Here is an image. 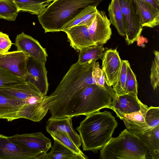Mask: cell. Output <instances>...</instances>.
Listing matches in <instances>:
<instances>
[{"label": "cell", "instance_id": "1", "mask_svg": "<svg viewBox=\"0 0 159 159\" xmlns=\"http://www.w3.org/2000/svg\"><path fill=\"white\" fill-rule=\"evenodd\" d=\"M97 61L93 60L82 64L77 61L70 66L54 91L50 95L56 96V101L49 109L51 117L62 118L70 99L85 86L96 84L92 71Z\"/></svg>", "mask_w": 159, "mask_h": 159}, {"label": "cell", "instance_id": "2", "mask_svg": "<svg viewBox=\"0 0 159 159\" xmlns=\"http://www.w3.org/2000/svg\"><path fill=\"white\" fill-rule=\"evenodd\" d=\"M76 128L83 151L96 152L111 139L118 123L109 111H99L86 116Z\"/></svg>", "mask_w": 159, "mask_h": 159}, {"label": "cell", "instance_id": "3", "mask_svg": "<svg viewBox=\"0 0 159 159\" xmlns=\"http://www.w3.org/2000/svg\"><path fill=\"white\" fill-rule=\"evenodd\" d=\"M115 94L96 84L87 85L69 101L62 118L86 116L103 108L112 110V96Z\"/></svg>", "mask_w": 159, "mask_h": 159}, {"label": "cell", "instance_id": "4", "mask_svg": "<svg viewBox=\"0 0 159 159\" xmlns=\"http://www.w3.org/2000/svg\"><path fill=\"white\" fill-rule=\"evenodd\" d=\"M103 0H55L38 16L45 33L61 31L63 26L84 8L97 6Z\"/></svg>", "mask_w": 159, "mask_h": 159}, {"label": "cell", "instance_id": "5", "mask_svg": "<svg viewBox=\"0 0 159 159\" xmlns=\"http://www.w3.org/2000/svg\"><path fill=\"white\" fill-rule=\"evenodd\" d=\"M147 148L134 133L125 129L101 149L100 159H144Z\"/></svg>", "mask_w": 159, "mask_h": 159}, {"label": "cell", "instance_id": "6", "mask_svg": "<svg viewBox=\"0 0 159 159\" xmlns=\"http://www.w3.org/2000/svg\"><path fill=\"white\" fill-rule=\"evenodd\" d=\"M119 117L131 132L144 133L159 125V107H148L145 105L138 111L122 115Z\"/></svg>", "mask_w": 159, "mask_h": 159}, {"label": "cell", "instance_id": "7", "mask_svg": "<svg viewBox=\"0 0 159 159\" xmlns=\"http://www.w3.org/2000/svg\"><path fill=\"white\" fill-rule=\"evenodd\" d=\"M0 93L21 100L23 105L20 111L24 113L34 109L45 96L28 80L11 86L0 87Z\"/></svg>", "mask_w": 159, "mask_h": 159}, {"label": "cell", "instance_id": "8", "mask_svg": "<svg viewBox=\"0 0 159 159\" xmlns=\"http://www.w3.org/2000/svg\"><path fill=\"white\" fill-rule=\"evenodd\" d=\"M119 1L124 21L125 40L129 45L139 39L143 27L132 0Z\"/></svg>", "mask_w": 159, "mask_h": 159}, {"label": "cell", "instance_id": "9", "mask_svg": "<svg viewBox=\"0 0 159 159\" xmlns=\"http://www.w3.org/2000/svg\"><path fill=\"white\" fill-rule=\"evenodd\" d=\"M30 57L25 53L17 50L0 54V66L26 80L28 75L27 63Z\"/></svg>", "mask_w": 159, "mask_h": 159}, {"label": "cell", "instance_id": "10", "mask_svg": "<svg viewBox=\"0 0 159 159\" xmlns=\"http://www.w3.org/2000/svg\"><path fill=\"white\" fill-rule=\"evenodd\" d=\"M9 139L20 147L45 153L51 147L50 140L42 132L22 134H16L8 136Z\"/></svg>", "mask_w": 159, "mask_h": 159}, {"label": "cell", "instance_id": "11", "mask_svg": "<svg viewBox=\"0 0 159 159\" xmlns=\"http://www.w3.org/2000/svg\"><path fill=\"white\" fill-rule=\"evenodd\" d=\"M111 23L105 11L97 10L92 22L88 27L91 38L96 44L103 45L112 34Z\"/></svg>", "mask_w": 159, "mask_h": 159}, {"label": "cell", "instance_id": "12", "mask_svg": "<svg viewBox=\"0 0 159 159\" xmlns=\"http://www.w3.org/2000/svg\"><path fill=\"white\" fill-rule=\"evenodd\" d=\"M42 153L22 148L0 134V159H36Z\"/></svg>", "mask_w": 159, "mask_h": 159}, {"label": "cell", "instance_id": "13", "mask_svg": "<svg viewBox=\"0 0 159 159\" xmlns=\"http://www.w3.org/2000/svg\"><path fill=\"white\" fill-rule=\"evenodd\" d=\"M15 45L17 50L25 53L35 60L44 63L47 61L48 55L46 49L37 40L24 32L17 35Z\"/></svg>", "mask_w": 159, "mask_h": 159}, {"label": "cell", "instance_id": "14", "mask_svg": "<svg viewBox=\"0 0 159 159\" xmlns=\"http://www.w3.org/2000/svg\"><path fill=\"white\" fill-rule=\"evenodd\" d=\"M102 70L107 84L111 86L116 82L121 64L116 48L105 50L102 59Z\"/></svg>", "mask_w": 159, "mask_h": 159}, {"label": "cell", "instance_id": "15", "mask_svg": "<svg viewBox=\"0 0 159 159\" xmlns=\"http://www.w3.org/2000/svg\"><path fill=\"white\" fill-rule=\"evenodd\" d=\"M45 63L30 57L27 63L28 75L26 80L33 83L44 96H46L49 84Z\"/></svg>", "mask_w": 159, "mask_h": 159}, {"label": "cell", "instance_id": "16", "mask_svg": "<svg viewBox=\"0 0 159 159\" xmlns=\"http://www.w3.org/2000/svg\"><path fill=\"white\" fill-rule=\"evenodd\" d=\"M112 99V110L118 117L122 115L138 111L145 105L138 98L137 95L133 93L120 95L116 94Z\"/></svg>", "mask_w": 159, "mask_h": 159}, {"label": "cell", "instance_id": "17", "mask_svg": "<svg viewBox=\"0 0 159 159\" xmlns=\"http://www.w3.org/2000/svg\"><path fill=\"white\" fill-rule=\"evenodd\" d=\"M142 27L153 28L159 24V9L141 0H132Z\"/></svg>", "mask_w": 159, "mask_h": 159}, {"label": "cell", "instance_id": "18", "mask_svg": "<svg viewBox=\"0 0 159 159\" xmlns=\"http://www.w3.org/2000/svg\"><path fill=\"white\" fill-rule=\"evenodd\" d=\"M64 32L67 34L70 46L76 51L80 52L85 48L97 44L92 40L88 27L86 25H77Z\"/></svg>", "mask_w": 159, "mask_h": 159}, {"label": "cell", "instance_id": "19", "mask_svg": "<svg viewBox=\"0 0 159 159\" xmlns=\"http://www.w3.org/2000/svg\"><path fill=\"white\" fill-rule=\"evenodd\" d=\"M72 118L70 117L57 118L51 117L46 122V129L49 133L57 131L67 133L79 147L82 144L79 136L74 129L72 125Z\"/></svg>", "mask_w": 159, "mask_h": 159}, {"label": "cell", "instance_id": "20", "mask_svg": "<svg viewBox=\"0 0 159 159\" xmlns=\"http://www.w3.org/2000/svg\"><path fill=\"white\" fill-rule=\"evenodd\" d=\"M23 105L21 100L0 93V119L8 121L18 119V115Z\"/></svg>", "mask_w": 159, "mask_h": 159}, {"label": "cell", "instance_id": "21", "mask_svg": "<svg viewBox=\"0 0 159 159\" xmlns=\"http://www.w3.org/2000/svg\"><path fill=\"white\" fill-rule=\"evenodd\" d=\"M133 133L147 148L152 158L159 159V125L151 130L144 133Z\"/></svg>", "mask_w": 159, "mask_h": 159}, {"label": "cell", "instance_id": "22", "mask_svg": "<svg viewBox=\"0 0 159 159\" xmlns=\"http://www.w3.org/2000/svg\"><path fill=\"white\" fill-rule=\"evenodd\" d=\"M54 140V143L51 151L48 153H42L36 159H82L58 141Z\"/></svg>", "mask_w": 159, "mask_h": 159}, {"label": "cell", "instance_id": "23", "mask_svg": "<svg viewBox=\"0 0 159 159\" xmlns=\"http://www.w3.org/2000/svg\"><path fill=\"white\" fill-rule=\"evenodd\" d=\"M110 21L119 34L125 36L124 21L119 0H111L108 9Z\"/></svg>", "mask_w": 159, "mask_h": 159}, {"label": "cell", "instance_id": "24", "mask_svg": "<svg viewBox=\"0 0 159 159\" xmlns=\"http://www.w3.org/2000/svg\"><path fill=\"white\" fill-rule=\"evenodd\" d=\"M18 12H28L38 16L41 14L51 3H41L36 0H12Z\"/></svg>", "mask_w": 159, "mask_h": 159}, {"label": "cell", "instance_id": "25", "mask_svg": "<svg viewBox=\"0 0 159 159\" xmlns=\"http://www.w3.org/2000/svg\"><path fill=\"white\" fill-rule=\"evenodd\" d=\"M104 51L103 45L96 44L86 47L80 51L77 61L82 64L93 60H102Z\"/></svg>", "mask_w": 159, "mask_h": 159}, {"label": "cell", "instance_id": "26", "mask_svg": "<svg viewBox=\"0 0 159 159\" xmlns=\"http://www.w3.org/2000/svg\"><path fill=\"white\" fill-rule=\"evenodd\" d=\"M53 139L56 140L67 147L81 157L82 159H88L84 155L74 142L69 135L66 133L57 131L49 133Z\"/></svg>", "mask_w": 159, "mask_h": 159}, {"label": "cell", "instance_id": "27", "mask_svg": "<svg viewBox=\"0 0 159 159\" xmlns=\"http://www.w3.org/2000/svg\"><path fill=\"white\" fill-rule=\"evenodd\" d=\"M18 12L12 0H0V19L15 21Z\"/></svg>", "mask_w": 159, "mask_h": 159}, {"label": "cell", "instance_id": "28", "mask_svg": "<svg viewBox=\"0 0 159 159\" xmlns=\"http://www.w3.org/2000/svg\"><path fill=\"white\" fill-rule=\"evenodd\" d=\"M129 61L122 60L117 80L113 84V89L117 95H120L127 94L125 90V84L126 77L127 68Z\"/></svg>", "mask_w": 159, "mask_h": 159}, {"label": "cell", "instance_id": "29", "mask_svg": "<svg viewBox=\"0 0 159 159\" xmlns=\"http://www.w3.org/2000/svg\"><path fill=\"white\" fill-rule=\"evenodd\" d=\"M25 81L9 70L0 66V87L11 86Z\"/></svg>", "mask_w": 159, "mask_h": 159}, {"label": "cell", "instance_id": "30", "mask_svg": "<svg viewBox=\"0 0 159 159\" xmlns=\"http://www.w3.org/2000/svg\"><path fill=\"white\" fill-rule=\"evenodd\" d=\"M153 52L155 57L152 62L150 77L151 84L153 89L155 90L159 84V52L157 50H154Z\"/></svg>", "mask_w": 159, "mask_h": 159}, {"label": "cell", "instance_id": "31", "mask_svg": "<svg viewBox=\"0 0 159 159\" xmlns=\"http://www.w3.org/2000/svg\"><path fill=\"white\" fill-rule=\"evenodd\" d=\"M138 83L136 76L132 70L129 63L128 64L126 72L125 90L126 93H133L137 95Z\"/></svg>", "mask_w": 159, "mask_h": 159}, {"label": "cell", "instance_id": "32", "mask_svg": "<svg viewBox=\"0 0 159 159\" xmlns=\"http://www.w3.org/2000/svg\"><path fill=\"white\" fill-rule=\"evenodd\" d=\"M92 76L96 84L111 91H114L111 86H109L106 83L102 70L98 62H96L93 66Z\"/></svg>", "mask_w": 159, "mask_h": 159}, {"label": "cell", "instance_id": "33", "mask_svg": "<svg viewBox=\"0 0 159 159\" xmlns=\"http://www.w3.org/2000/svg\"><path fill=\"white\" fill-rule=\"evenodd\" d=\"M93 7L89 6L84 8L74 18L65 25L62 28L61 31L65 32L72 27L80 24L84 16Z\"/></svg>", "mask_w": 159, "mask_h": 159}, {"label": "cell", "instance_id": "34", "mask_svg": "<svg viewBox=\"0 0 159 159\" xmlns=\"http://www.w3.org/2000/svg\"><path fill=\"white\" fill-rule=\"evenodd\" d=\"M12 44V43L9 36L0 32V54L8 52Z\"/></svg>", "mask_w": 159, "mask_h": 159}, {"label": "cell", "instance_id": "35", "mask_svg": "<svg viewBox=\"0 0 159 159\" xmlns=\"http://www.w3.org/2000/svg\"><path fill=\"white\" fill-rule=\"evenodd\" d=\"M98 10L96 6L92 8L83 17L81 22L79 25H84L89 27L94 18Z\"/></svg>", "mask_w": 159, "mask_h": 159}, {"label": "cell", "instance_id": "36", "mask_svg": "<svg viewBox=\"0 0 159 159\" xmlns=\"http://www.w3.org/2000/svg\"><path fill=\"white\" fill-rule=\"evenodd\" d=\"M151 4L153 7L159 9V0H141Z\"/></svg>", "mask_w": 159, "mask_h": 159}, {"label": "cell", "instance_id": "37", "mask_svg": "<svg viewBox=\"0 0 159 159\" xmlns=\"http://www.w3.org/2000/svg\"><path fill=\"white\" fill-rule=\"evenodd\" d=\"M38 2L41 3L49 2L51 3L52 1H54L55 0H36Z\"/></svg>", "mask_w": 159, "mask_h": 159}]
</instances>
